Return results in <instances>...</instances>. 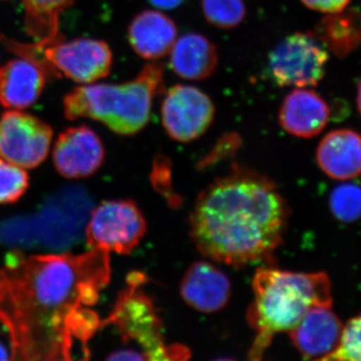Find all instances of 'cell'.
Segmentation results:
<instances>
[{"label":"cell","mask_w":361,"mask_h":361,"mask_svg":"<svg viewBox=\"0 0 361 361\" xmlns=\"http://www.w3.org/2000/svg\"><path fill=\"white\" fill-rule=\"evenodd\" d=\"M178 30L172 18L158 11H142L130 21L128 37L137 56L156 61L170 54Z\"/></svg>","instance_id":"15"},{"label":"cell","mask_w":361,"mask_h":361,"mask_svg":"<svg viewBox=\"0 0 361 361\" xmlns=\"http://www.w3.org/2000/svg\"><path fill=\"white\" fill-rule=\"evenodd\" d=\"M170 66L187 80H204L217 68L218 49L205 35L188 32L176 39L170 51Z\"/></svg>","instance_id":"18"},{"label":"cell","mask_w":361,"mask_h":361,"mask_svg":"<svg viewBox=\"0 0 361 361\" xmlns=\"http://www.w3.org/2000/svg\"><path fill=\"white\" fill-rule=\"evenodd\" d=\"M47 65L54 75L65 77L89 85L110 75L113 65L111 47L103 40L75 39L63 42L61 35L51 42H39Z\"/></svg>","instance_id":"8"},{"label":"cell","mask_w":361,"mask_h":361,"mask_svg":"<svg viewBox=\"0 0 361 361\" xmlns=\"http://www.w3.org/2000/svg\"><path fill=\"white\" fill-rule=\"evenodd\" d=\"M215 113L211 97L194 85H176L167 90L161 101L164 129L177 142L195 141L205 134Z\"/></svg>","instance_id":"9"},{"label":"cell","mask_w":361,"mask_h":361,"mask_svg":"<svg viewBox=\"0 0 361 361\" xmlns=\"http://www.w3.org/2000/svg\"><path fill=\"white\" fill-rule=\"evenodd\" d=\"M329 54L311 32H295L270 52L268 70L279 87H315L324 78Z\"/></svg>","instance_id":"6"},{"label":"cell","mask_w":361,"mask_h":361,"mask_svg":"<svg viewBox=\"0 0 361 361\" xmlns=\"http://www.w3.org/2000/svg\"><path fill=\"white\" fill-rule=\"evenodd\" d=\"M357 108H358V111H360V116H361V80H360V84H358Z\"/></svg>","instance_id":"29"},{"label":"cell","mask_w":361,"mask_h":361,"mask_svg":"<svg viewBox=\"0 0 361 361\" xmlns=\"http://www.w3.org/2000/svg\"><path fill=\"white\" fill-rule=\"evenodd\" d=\"M147 224L135 202L104 201L90 213L85 227L87 246L129 255L137 248Z\"/></svg>","instance_id":"7"},{"label":"cell","mask_w":361,"mask_h":361,"mask_svg":"<svg viewBox=\"0 0 361 361\" xmlns=\"http://www.w3.org/2000/svg\"><path fill=\"white\" fill-rule=\"evenodd\" d=\"M311 33L337 58H346L361 44V14L355 9L329 13Z\"/></svg>","instance_id":"19"},{"label":"cell","mask_w":361,"mask_h":361,"mask_svg":"<svg viewBox=\"0 0 361 361\" xmlns=\"http://www.w3.org/2000/svg\"><path fill=\"white\" fill-rule=\"evenodd\" d=\"M202 13L210 25L222 30H232L245 20L244 0H201Z\"/></svg>","instance_id":"21"},{"label":"cell","mask_w":361,"mask_h":361,"mask_svg":"<svg viewBox=\"0 0 361 361\" xmlns=\"http://www.w3.org/2000/svg\"><path fill=\"white\" fill-rule=\"evenodd\" d=\"M164 73V66L153 61L125 84L75 87L63 99L65 116L99 121L118 135L137 134L148 125L155 97L165 92Z\"/></svg>","instance_id":"4"},{"label":"cell","mask_w":361,"mask_h":361,"mask_svg":"<svg viewBox=\"0 0 361 361\" xmlns=\"http://www.w3.org/2000/svg\"><path fill=\"white\" fill-rule=\"evenodd\" d=\"M330 210L337 220L353 223L361 218V186L355 183L339 185L329 197Z\"/></svg>","instance_id":"22"},{"label":"cell","mask_w":361,"mask_h":361,"mask_svg":"<svg viewBox=\"0 0 361 361\" xmlns=\"http://www.w3.org/2000/svg\"><path fill=\"white\" fill-rule=\"evenodd\" d=\"M104 160L103 142L85 125L61 133L52 149L54 167L66 179H82L94 175Z\"/></svg>","instance_id":"11"},{"label":"cell","mask_w":361,"mask_h":361,"mask_svg":"<svg viewBox=\"0 0 361 361\" xmlns=\"http://www.w3.org/2000/svg\"><path fill=\"white\" fill-rule=\"evenodd\" d=\"M248 322L256 331L250 360H261L275 334L290 331L313 306L331 307V283L323 272L296 273L261 268L253 278Z\"/></svg>","instance_id":"3"},{"label":"cell","mask_w":361,"mask_h":361,"mask_svg":"<svg viewBox=\"0 0 361 361\" xmlns=\"http://www.w3.org/2000/svg\"><path fill=\"white\" fill-rule=\"evenodd\" d=\"M54 135L51 126L30 114L8 111L0 116V157L23 169L44 163Z\"/></svg>","instance_id":"10"},{"label":"cell","mask_w":361,"mask_h":361,"mask_svg":"<svg viewBox=\"0 0 361 361\" xmlns=\"http://www.w3.org/2000/svg\"><path fill=\"white\" fill-rule=\"evenodd\" d=\"M304 6L323 13H336L346 9L350 0H301Z\"/></svg>","instance_id":"25"},{"label":"cell","mask_w":361,"mask_h":361,"mask_svg":"<svg viewBox=\"0 0 361 361\" xmlns=\"http://www.w3.org/2000/svg\"><path fill=\"white\" fill-rule=\"evenodd\" d=\"M180 291L188 305L200 312L214 313L227 305L231 284L222 271L209 262L199 261L188 268Z\"/></svg>","instance_id":"13"},{"label":"cell","mask_w":361,"mask_h":361,"mask_svg":"<svg viewBox=\"0 0 361 361\" xmlns=\"http://www.w3.org/2000/svg\"><path fill=\"white\" fill-rule=\"evenodd\" d=\"M318 166L334 180H348L361 174V135L351 130L329 133L316 151Z\"/></svg>","instance_id":"17"},{"label":"cell","mask_w":361,"mask_h":361,"mask_svg":"<svg viewBox=\"0 0 361 361\" xmlns=\"http://www.w3.org/2000/svg\"><path fill=\"white\" fill-rule=\"evenodd\" d=\"M287 218L286 203L272 180L235 167L199 195L190 227L192 240L204 256L242 267L276 250Z\"/></svg>","instance_id":"2"},{"label":"cell","mask_w":361,"mask_h":361,"mask_svg":"<svg viewBox=\"0 0 361 361\" xmlns=\"http://www.w3.org/2000/svg\"><path fill=\"white\" fill-rule=\"evenodd\" d=\"M111 279L110 253L25 257L14 251L0 267V322L11 360H73L77 344L89 360V342L101 327L90 306Z\"/></svg>","instance_id":"1"},{"label":"cell","mask_w":361,"mask_h":361,"mask_svg":"<svg viewBox=\"0 0 361 361\" xmlns=\"http://www.w3.org/2000/svg\"><path fill=\"white\" fill-rule=\"evenodd\" d=\"M42 68L30 59H13L0 68V104L25 110L42 96L47 82Z\"/></svg>","instance_id":"16"},{"label":"cell","mask_w":361,"mask_h":361,"mask_svg":"<svg viewBox=\"0 0 361 361\" xmlns=\"http://www.w3.org/2000/svg\"><path fill=\"white\" fill-rule=\"evenodd\" d=\"M28 186L30 177L25 169L0 157V205L16 203Z\"/></svg>","instance_id":"23"},{"label":"cell","mask_w":361,"mask_h":361,"mask_svg":"<svg viewBox=\"0 0 361 361\" xmlns=\"http://www.w3.org/2000/svg\"><path fill=\"white\" fill-rule=\"evenodd\" d=\"M11 360V355H8V351H7L6 346L0 341V360Z\"/></svg>","instance_id":"28"},{"label":"cell","mask_w":361,"mask_h":361,"mask_svg":"<svg viewBox=\"0 0 361 361\" xmlns=\"http://www.w3.org/2000/svg\"><path fill=\"white\" fill-rule=\"evenodd\" d=\"M326 360L361 361V315L343 327L338 348Z\"/></svg>","instance_id":"24"},{"label":"cell","mask_w":361,"mask_h":361,"mask_svg":"<svg viewBox=\"0 0 361 361\" xmlns=\"http://www.w3.org/2000/svg\"><path fill=\"white\" fill-rule=\"evenodd\" d=\"M343 325L327 306H313L294 329L291 341L306 360H326L341 342Z\"/></svg>","instance_id":"12"},{"label":"cell","mask_w":361,"mask_h":361,"mask_svg":"<svg viewBox=\"0 0 361 361\" xmlns=\"http://www.w3.org/2000/svg\"><path fill=\"white\" fill-rule=\"evenodd\" d=\"M149 4L161 11H173L184 4L185 0H148Z\"/></svg>","instance_id":"27"},{"label":"cell","mask_w":361,"mask_h":361,"mask_svg":"<svg viewBox=\"0 0 361 361\" xmlns=\"http://www.w3.org/2000/svg\"><path fill=\"white\" fill-rule=\"evenodd\" d=\"M25 23L28 35L40 42H51L59 37L61 14L75 0H23Z\"/></svg>","instance_id":"20"},{"label":"cell","mask_w":361,"mask_h":361,"mask_svg":"<svg viewBox=\"0 0 361 361\" xmlns=\"http://www.w3.org/2000/svg\"><path fill=\"white\" fill-rule=\"evenodd\" d=\"M329 104L312 90H291L278 113L280 126L294 137L310 139L319 135L329 122Z\"/></svg>","instance_id":"14"},{"label":"cell","mask_w":361,"mask_h":361,"mask_svg":"<svg viewBox=\"0 0 361 361\" xmlns=\"http://www.w3.org/2000/svg\"><path fill=\"white\" fill-rule=\"evenodd\" d=\"M145 356L142 353L123 349V350L116 351L106 357V360H144Z\"/></svg>","instance_id":"26"},{"label":"cell","mask_w":361,"mask_h":361,"mask_svg":"<svg viewBox=\"0 0 361 361\" xmlns=\"http://www.w3.org/2000/svg\"><path fill=\"white\" fill-rule=\"evenodd\" d=\"M146 275L130 273L127 287L116 299L114 310L101 327L113 325L123 341L137 342L147 360H179L190 357V351L182 345H167L164 341L161 318L153 301L141 286Z\"/></svg>","instance_id":"5"}]
</instances>
